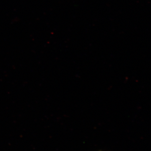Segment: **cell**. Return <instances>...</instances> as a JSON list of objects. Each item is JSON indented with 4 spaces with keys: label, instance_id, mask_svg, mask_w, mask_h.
Instances as JSON below:
<instances>
[{
    "label": "cell",
    "instance_id": "obj_1",
    "mask_svg": "<svg viewBox=\"0 0 151 151\" xmlns=\"http://www.w3.org/2000/svg\"></svg>",
    "mask_w": 151,
    "mask_h": 151
}]
</instances>
